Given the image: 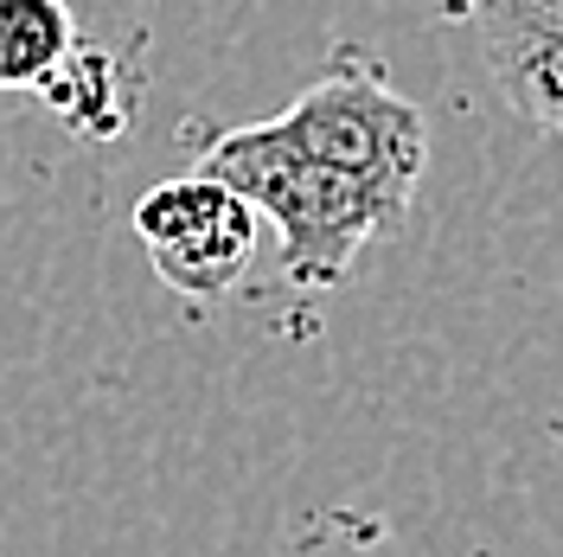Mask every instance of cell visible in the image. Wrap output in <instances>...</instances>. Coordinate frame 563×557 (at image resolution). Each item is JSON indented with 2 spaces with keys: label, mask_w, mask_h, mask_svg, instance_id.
Masks as SVG:
<instances>
[{
  "label": "cell",
  "mask_w": 563,
  "mask_h": 557,
  "mask_svg": "<svg viewBox=\"0 0 563 557\" xmlns=\"http://www.w3.org/2000/svg\"><path fill=\"white\" fill-rule=\"evenodd\" d=\"M199 174L224 179L231 193H244L250 206H256L263 225H276L282 276L295 282V288H333L372 238H385V231L404 225L397 211L378 206L346 174L295 154L269 122L224 129L199 154Z\"/></svg>",
  "instance_id": "cell-1"
},
{
  "label": "cell",
  "mask_w": 563,
  "mask_h": 557,
  "mask_svg": "<svg viewBox=\"0 0 563 557\" xmlns=\"http://www.w3.org/2000/svg\"><path fill=\"white\" fill-rule=\"evenodd\" d=\"M295 154H308L320 167L346 174L352 186H365L378 206H390L397 218L417 199L422 161H429V122L410 97H397L385 84V70L372 65H333L327 77H314L295 103L269 116Z\"/></svg>",
  "instance_id": "cell-2"
},
{
  "label": "cell",
  "mask_w": 563,
  "mask_h": 557,
  "mask_svg": "<svg viewBox=\"0 0 563 557\" xmlns=\"http://www.w3.org/2000/svg\"><path fill=\"white\" fill-rule=\"evenodd\" d=\"M135 238L154 276L186 302H218L256 256V206L211 174H174L135 199Z\"/></svg>",
  "instance_id": "cell-3"
},
{
  "label": "cell",
  "mask_w": 563,
  "mask_h": 557,
  "mask_svg": "<svg viewBox=\"0 0 563 557\" xmlns=\"http://www.w3.org/2000/svg\"><path fill=\"white\" fill-rule=\"evenodd\" d=\"M481 45L499 97L563 135V0H481Z\"/></svg>",
  "instance_id": "cell-4"
},
{
  "label": "cell",
  "mask_w": 563,
  "mask_h": 557,
  "mask_svg": "<svg viewBox=\"0 0 563 557\" xmlns=\"http://www.w3.org/2000/svg\"><path fill=\"white\" fill-rule=\"evenodd\" d=\"M38 97L52 103V116L65 122L70 135H84V141H103V135L129 129V70L109 52L77 45L65 65L38 84Z\"/></svg>",
  "instance_id": "cell-5"
},
{
  "label": "cell",
  "mask_w": 563,
  "mask_h": 557,
  "mask_svg": "<svg viewBox=\"0 0 563 557\" xmlns=\"http://www.w3.org/2000/svg\"><path fill=\"white\" fill-rule=\"evenodd\" d=\"M77 52L65 0H0V90H38Z\"/></svg>",
  "instance_id": "cell-6"
}]
</instances>
